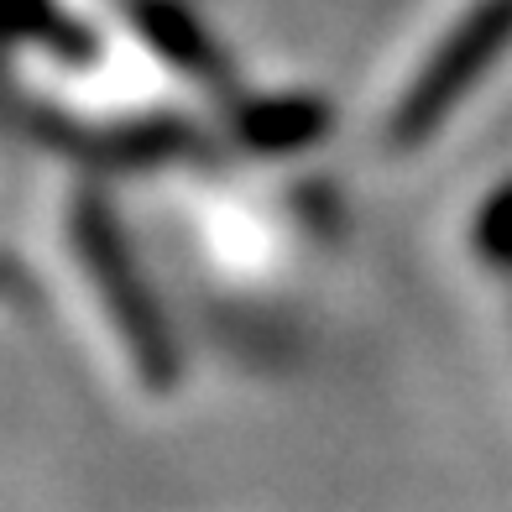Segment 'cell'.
<instances>
[{
	"label": "cell",
	"instance_id": "obj_1",
	"mask_svg": "<svg viewBox=\"0 0 512 512\" xmlns=\"http://www.w3.org/2000/svg\"><path fill=\"white\" fill-rule=\"evenodd\" d=\"M68 241H74L79 272H84V283L95 288V298H100L115 340H121L126 361L136 366V377H142L147 387L162 392L173 382V371H178L173 366V340L162 335L142 277L131 272V256H126L110 215L95 199H74V209H68Z\"/></svg>",
	"mask_w": 512,
	"mask_h": 512
},
{
	"label": "cell",
	"instance_id": "obj_2",
	"mask_svg": "<svg viewBox=\"0 0 512 512\" xmlns=\"http://www.w3.org/2000/svg\"><path fill=\"white\" fill-rule=\"evenodd\" d=\"M507 42H512V0H476V6L450 27V37L434 48L424 74L408 84L398 110H392V142L398 147L424 142V136L450 115V105L486 74V63H492Z\"/></svg>",
	"mask_w": 512,
	"mask_h": 512
},
{
	"label": "cell",
	"instance_id": "obj_3",
	"mask_svg": "<svg viewBox=\"0 0 512 512\" xmlns=\"http://www.w3.org/2000/svg\"><path fill=\"white\" fill-rule=\"evenodd\" d=\"M142 21H147V32L157 37V48H168L178 63H189L194 68V74H209V68H215V58H209L204 53V42L189 32V27H183V21L173 16V11H162V6H152V11H142ZM168 53H162V58H168Z\"/></svg>",
	"mask_w": 512,
	"mask_h": 512
}]
</instances>
